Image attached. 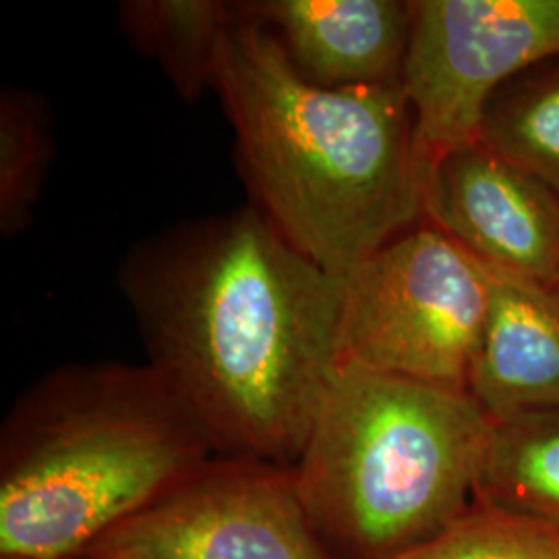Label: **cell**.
<instances>
[{
    "label": "cell",
    "instance_id": "cell-1",
    "mask_svg": "<svg viewBox=\"0 0 559 559\" xmlns=\"http://www.w3.org/2000/svg\"><path fill=\"white\" fill-rule=\"evenodd\" d=\"M119 282L212 452L293 468L338 369L342 278L249 203L140 240Z\"/></svg>",
    "mask_w": 559,
    "mask_h": 559
},
{
    "label": "cell",
    "instance_id": "cell-2",
    "mask_svg": "<svg viewBox=\"0 0 559 559\" xmlns=\"http://www.w3.org/2000/svg\"><path fill=\"white\" fill-rule=\"evenodd\" d=\"M237 4L216 94L251 205L309 260L344 278L423 222L415 117L402 83L323 87Z\"/></svg>",
    "mask_w": 559,
    "mask_h": 559
},
{
    "label": "cell",
    "instance_id": "cell-3",
    "mask_svg": "<svg viewBox=\"0 0 559 559\" xmlns=\"http://www.w3.org/2000/svg\"><path fill=\"white\" fill-rule=\"evenodd\" d=\"M212 454L147 362L57 367L0 427V558H83Z\"/></svg>",
    "mask_w": 559,
    "mask_h": 559
},
{
    "label": "cell",
    "instance_id": "cell-4",
    "mask_svg": "<svg viewBox=\"0 0 559 559\" xmlns=\"http://www.w3.org/2000/svg\"><path fill=\"white\" fill-rule=\"evenodd\" d=\"M491 420L466 392L342 365L293 466L334 559H394L475 501Z\"/></svg>",
    "mask_w": 559,
    "mask_h": 559
},
{
    "label": "cell",
    "instance_id": "cell-5",
    "mask_svg": "<svg viewBox=\"0 0 559 559\" xmlns=\"http://www.w3.org/2000/svg\"><path fill=\"white\" fill-rule=\"evenodd\" d=\"M491 293V267L423 221L342 278L338 367L468 394Z\"/></svg>",
    "mask_w": 559,
    "mask_h": 559
},
{
    "label": "cell",
    "instance_id": "cell-6",
    "mask_svg": "<svg viewBox=\"0 0 559 559\" xmlns=\"http://www.w3.org/2000/svg\"><path fill=\"white\" fill-rule=\"evenodd\" d=\"M559 55V0H413L402 90L420 173L480 141L508 81Z\"/></svg>",
    "mask_w": 559,
    "mask_h": 559
},
{
    "label": "cell",
    "instance_id": "cell-7",
    "mask_svg": "<svg viewBox=\"0 0 559 559\" xmlns=\"http://www.w3.org/2000/svg\"><path fill=\"white\" fill-rule=\"evenodd\" d=\"M87 559H334L293 468L212 454L96 540Z\"/></svg>",
    "mask_w": 559,
    "mask_h": 559
},
{
    "label": "cell",
    "instance_id": "cell-8",
    "mask_svg": "<svg viewBox=\"0 0 559 559\" xmlns=\"http://www.w3.org/2000/svg\"><path fill=\"white\" fill-rule=\"evenodd\" d=\"M423 221L485 265L559 288V193L483 141L423 173Z\"/></svg>",
    "mask_w": 559,
    "mask_h": 559
},
{
    "label": "cell",
    "instance_id": "cell-9",
    "mask_svg": "<svg viewBox=\"0 0 559 559\" xmlns=\"http://www.w3.org/2000/svg\"><path fill=\"white\" fill-rule=\"evenodd\" d=\"M302 78L323 87L402 83L413 32V0H249Z\"/></svg>",
    "mask_w": 559,
    "mask_h": 559
},
{
    "label": "cell",
    "instance_id": "cell-10",
    "mask_svg": "<svg viewBox=\"0 0 559 559\" xmlns=\"http://www.w3.org/2000/svg\"><path fill=\"white\" fill-rule=\"evenodd\" d=\"M468 394L491 423L559 406V288L491 267Z\"/></svg>",
    "mask_w": 559,
    "mask_h": 559
},
{
    "label": "cell",
    "instance_id": "cell-11",
    "mask_svg": "<svg viewBox=\"0 0 559 559\" xmlns=\"http://www.w3.org/2000/svg\"><path fill=\"white\" fill-rule=\"evenodd\" d=\"M235 17L237 4L222 0H124L119 4L124 38L160 64L185 102L216 92L222 41Z\"/></svg>",
    "mask_w": 559,
    "mask_h": 559
},
{
    "label": "cell",
    "instance_id": "cell-12",
    "mask_svg": "<svg viewBox=\"0 0 559 559\" xmlns=\"http://www.w3.org/2000/svg\"><path fill=\"white\" fill-rule=\"evenodd\" d=\"M475 500L559 537V406L491 423Z\"/></svg>",
    "mask_w": 559,
    "mask_h": 559
},
{
    "label": "cell",
    "instance_id": "cell-13",
    "mask_svg": "<svg viewBox=\"0 0 559 559\" xmlns=\"http://www.w3.org/2000/svg\"><path fill=\"white\" fill-rule=\"evenodd\" d=\"M480 141L559 193V55L501 87L487 106Z\"/></svg>",
    "mask_w": 559,
    "mask_h": 559
},
{
    "label": "cell",
    "instance_id": "cell-14",
    "mask_svg": "<svg viewBox=\"0 0 559 559\" xmlns=\"http://www.w3.org/2000/svg\"><path fill=\"white\" fill-rule=\"evenodd\" d=\"M55 156L50 110L41 96L0 92V233L17 237L34 218Z\"/></svg>",
    "mask_w": 559,
    "mask_h": 559
},
{
    "label": "cell",
    "instance_id": "cell-15",
    "mask_svg": "<svg viewBox=\"0 0 559 559\" xmlns=\"http://www.w3.org/2000/svg\"><path fill=\"white\" fill-rule=\"evenodd\" d=\"M394 559H559V537L475 500L436 537Z\"/></svg>",
    "mask_w": 559,
    "mask_h": 559
},
{
    "label": "cell",
    "instance_id": "cell-16",
    "mask_svg": "<svg viewBox=\"0 0 559 559\" xmlns=\"http://www.w3.org/2000/svg\"><path fill=\"white\" fill-rule=\"evenodd\" d=\"M0 559H32V558H0Z\"/></svg>",
    "mask_w": 559,
    "mask_h": 559
},
{
    "label": "cell",
    "instance_id": "cell-17",
    "mask_svg": "<svg viewBox=\"0 0 559 559\" xmlns=\"http://www.w3.org/2000/svg\"><path fill=\"white\" fill-rule=\"evenodd\" d=\"M80 559H87V558H80Z\"/></svg>",
    "mask_w": 559,
    "mask_h": 559
}]
</instances>
